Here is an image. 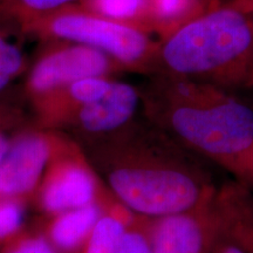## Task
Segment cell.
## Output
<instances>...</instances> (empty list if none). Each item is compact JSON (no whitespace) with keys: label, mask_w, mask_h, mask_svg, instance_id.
Returning a JSON list of instances; mask_svg holds the SVG:
<instances>
[{"label":"cell","mask_w":253,"mask_h":253,"mask_svg":"<svg viewBox=\"0 0 253 253\" xmlns=\"http://www.w3.org/2000/svg\"><path fill=\"white\" fill-rule=\"evenodd\" d=\"M80 147L114 197L150 219L191 209L218 186L207 161L142 116Z\"/></svg>","instance_id":"obj_1"},{"label":"cell","mask_w":253,"mask_h":253,"mask_svg":"<svg viewBox=\"0 0 253 253\" xmlns=\"http://www.w3.org/2000/svg\"><path fill=\"white\" fill-rule=\"evenodd\" d=\"M140 90V112L184 149L232 175L253 143V108L233 91L156 73Z\"/></svg>","instance_id":"obj_2"},{"label":"cell","mask_w":253,"mask_h":253,"mask_svg":"<svg viewBox=\"0 0 253 253\" xmlns=\"http://www.w3.org/2000/svg\"><path fill=\"white\" fill-rule=\"evenodd\" d=\"M158 62V73L252 90L253 15L221 1L161 40Z\"/></svg>","instance_id":"obj_3"},{"label":"cell","mask_w":253,"mask_h":253,"mask_svg":"<svg viewBox=\"0 0 253 253\" xmlns=\"http://www.w3.org/2000/svg\"><path fill=\"white\" fill-rule=\"evenodd\" d=\"M47 41H69L100 50L126 72H160V41L141 28L119 23L74 4L21 26Z\"/></svg>","instance_id":"obj_4"},{"label":"cell","mask_w":253,"mask_h":253,"mask_svg":"<svg viewBox=\"0 0 253 253\" xmlns=\"http://www.w3.org/2000/svg\"><path fill=\"white\" fill-rule=\"evenodd\" d=\"M78 142L66 137L50 161L39 188V204L50 216L99 203H118Z\"/></svg>","instance_id":"obj_5"},{"label":"cell","mask_w":253,"mask_h":253,"mask_svg":"<svg viewBox=\"0 0 253 253\" xmlns=\"http://www.w3.org/2000/svg\"><path fill=\"white\" fill-rule=\"evenodd\" d=\"M28 73L27 93L34 102L72 82L89 77L126 73L118 62L100 50L69 41H49Z\"/></svg>","instance_id":"obj_6"},{"label":"cell","mask_w":253,"mask_h":253,"mask_svg":"<svg viewBox=\"0 0 253 253\" xmlns=\"http://www.w3.org/2000/svg\"><path fill=\"white\" fill-rule=\"evenodd\" d=\"M217 189L191 209L154 219L150 253H210L221 232Z\"/></svg>","instance_id":"obj_7"},{"label":"cell","mask_w":253,"mask_h":253,"mask_svg":"<svg viewBox=\"0 0 253 253\" xmlns=\"http://www.w3.org/2000/svg\"><path fill=\"white\" fill-rule=\"evenodd\" d=\"M65 136L41 129L26 131L12 141L0 164V198L13 199L33 191L45 175Z\"/></svg>","instance_id":"obj_8"},{"label":"cell","mask_w":253,"mask_h":253,"mask_svg":"<svg viewBox=\"0 0 253 253\" xmlns=\"http://www.w3.org/2000/svg\"><path fill=\"white\" fill-rule=\"evenodd\" d=\"M140 106L138 86L115 79L104 96L78 108L61 129L72 130L86 143L119 130L137 116Z\"/></svg>","instance_id":"obj_9"},{"label":"cell","mask_w":253,"mask_h":253,"mask_svg":"<svg viewBox=\"0 0 253 253\" xmlns=\"http://www.w3.org/2000/svg\"><path fill=\"white\" fill-rule=\"evenodd\" d=\"M150 218L118 203L103 212L80 253H150Z\"/></svg>","instance_id":"obj_10"},{"label":"cell","mask_w":253,"mask_h":253,"mask_svg":"<svg viewBox=\"0 0 253 253\" xmlns=\"http://www.w3.org/2000/svg\"><path fill=\"white\" fill-rule=\"evenodd\" d=\"M217 204L223 230L245 253H253V192L232 179L218 185Z\"/></svg>","instance_id":"obj_11"},{"label":"cell","mask_w":253,"mask_h":253,"mask_svg":"<svg viewBox=\"0 0 253 253\" xmlns=\"http://www.w3.org/2000/svg\"><path fill=\"white\" fill-rule=\"evenodd\" d=\"M103 212L102 205L94 203L54 214L47 226V239L58 252L80 251Z\"/></svg>","instance_id":"obj_12"},{"label":"cell","mask_w":253,"mask_h":253,"mask_svg":"<svg viewBox=\"0 0 253 253\" xmlns=\"http://www.w3.org/2000/svg\"><path fill=\"white\" fill-rule=\"evenodd\" d=\"M224 0H148L151 32L163 40L198 15Z\"/></svg>","instance_id":"obj_13"},{"label":"cell","mask_w":253,"mask_h":253,"mask_svg":"<svg viewBox=\"0 0 253 253\" xmlns=\"http://www.w3.org/2000/svg\"><path fill=\"white\" fill-rule=\"evenodd\" d=\"M78 5L104 18L153 34L148 0H81Z\"/></svg>","instance_id":"obj_14"},{"label":"cell","mask_w":253,"mask_h":253,"mask_svg":"<svg viewBox=\"0 0 253 253\" xmlns=\"http://www.w3.org/2000/svg\"><path fill=\"white\" fill-rule=\"evenodd\" d=\"M81 0H7L5 7L21 21V26Z\"/></svg>","instance_id":"obj_15"},{"label":"cell","mask_w":253,"mask_h":253,"mask_svg":"<svg viewBox=\"0 0 253 253\" xmlns=\"http://www.w3.org/2000/svg\"><path fill=\"white\" fill-rule=\"evenodd\" d=\"M25 56L20 48L0 34V91L24 71Z\"/></svg>","instance_id":"obj_16"},{"label":"cell","mask_w":253,"mask_h":253,"mask_svg":"<svg viewBox=\"0 0 253 253\" xmlns=\"http://www.w3.org/2000/svg\"><path fill=\"white\" fill-rule=\"evenodd\" d=\"M23 205L14 199L0 201V239L14 235L24 223Z\"/></svg>","instance_id":"obj_17"},{"label":"cell","mask_w":253,"mask_h":253,"mask_svg":"<svg viewBox=\"0 0 253 253\" xmlns=\"http://www.w3.org/2000/svg\"><path fill=\"white\" fill-rule=\"evenodd\" d=\"M7 253H59L46 236H32L21 239Z\"/></svg>","instance_id":"obj_18"},{"label":"cell","mask_w":253,"mask_h":253,"mask_svg":"<svg viewBox=\"0 0 253 253\" xmlns=\"http://www.w3.org/2000/svg\"><path fill=\"white\" fill-rule=\"evenodd\" d=\"M232 176L237 182L253 192V143L244 156L240 158Z\"/></svg>","instance_id":"obj_19"},{"label":"cell","mask_w":253,"mask_h":253,"mask_svg":"<svg viewBox=\"0 0 253 253\" xmlns=\"http://www.w3.org/2000/svg\"><path fill=\"white\" fill-rule=\"evenodd\" d=\"M210 253H245L244 250L236 242L232 237H230L221 226V232L214 243Z\"/></svg>","instance_id":"obj_20"},{"label":"cell","mask_w":253,"mask_h":253,"mask_svg":"<svg viewBox=\"0 0 253 253\" xmlns=\"http://www.w3.org/2000/svg\"><path fill=\"white\" fill-rule=\"evenodd\" d=\"M224 1L242 12L253 15V0H224Z\"/></svg>","instance_id":"obj_21"},{"label":"cell","mask_w":253,"mask_h":253,"mask_svg":"<svg viewBox=\"0 0 253 253\" xmlns=\"http://www.w3.org/2000/svg\"><path fill=\"white\" fill-rule=\"evenodd\" d=\"M12 141L9 140L7 136H5L2 132H0V164H1L4 158L7 155L9 147H11Z\"/></svg>","instance_id":"obj_22"},{"label":"cell","mask_w":253,"mask_h":253,"mask_svg":"<svg viewBox=\"0 0 253 253\" xmlns=\"http://www.w3.org/2000/svg\"><path fill=\"white\" fill-rule=\"evenodd\" d=\"M6 1H7V0H6ZM5 4H6V2H5Z\"/></svg>","instance_id":"obj_23"}]
</instances>
